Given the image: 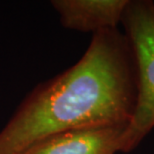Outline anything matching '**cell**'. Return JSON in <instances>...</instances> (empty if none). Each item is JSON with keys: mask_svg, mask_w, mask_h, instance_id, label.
Masks as SVG:
<instances>
[{"mask_svg": "<svg viewBox=\"0 0 154 154\" xmlns=\"http://www.w3.org/2000/svg\"><path fill=\"white\" fill-rule=\"evenodd\" d=\"M129 0H53L64 28L96 33L117 28Z\"/></svg>", "mask_w": 154, "mask_h": 154, "instance_id": "cell-4", "label": "cell"}, {"mask_svg": "<svg viewBox=\"0 0 154 154\" xmlns=\"http://www.w3.org/2000/svg\"><path fill=\"white\" fill-rule=\"evenodd\" d=\"M121 24L133 49L138 76L136 108L120 149V152H130L154 128V2L129 0Z\"/></svg>", "mask_w": 154, "mask_h": 154, "instance_id": "cell-2", "label": "cell"}, {"mask_svg": "<svg viewBox=\"0 0 154 154\" xmlns=\"http://www.w3.org/2000/svg\"><path fill=\"white\" fill-rule=\"evenodd\" d=\"M128 124L76 129L51 135L21 154H116Z\"/></svg>", "mask_w": 154, "mask_h": 154, "instance_id": "cell-3", "label": "cell"}, {"mask_svg": "<svg viewBox=\"0 0 154 154\" xmlns=\"http://www.w3.org/2000/svg\"><path fill=\"white\" fill-rule=\"evenodd\" d=\"M134 52L117 28L93 33L83 56L40 83L0 131V154H21L51 135L128 124L136 108Z\"/></svg>", "mask_w": 154, "mask_h": 154, "instance_id": "cell-1", "label": "cell"}]
</instances>
